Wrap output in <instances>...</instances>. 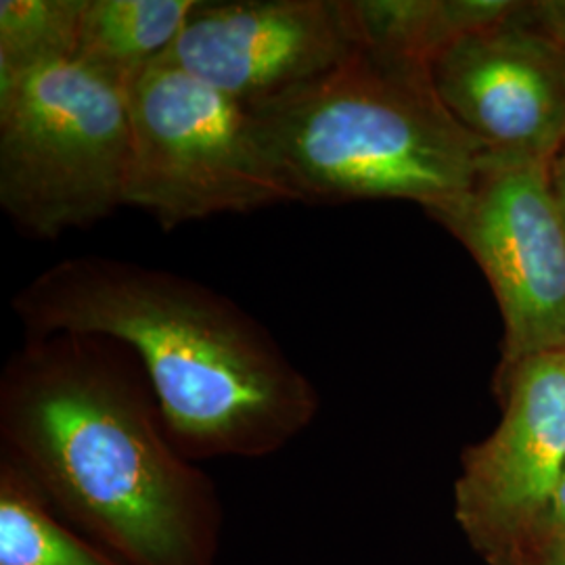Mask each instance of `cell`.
I'll return each mask as SVG.
<instances>
[{
  "label": "cell",
  "mask_w": 565,
  "mask_h": 565,
  "mask_svg": "<svg viewBox=\"0 0 565 565\" xmlns=\"http://www.w3.org/2000/svg\"><path fill=\"white\" fill-rule=\"evenodd\" d=\"M438 223L463 243L499 302L503 364L565 348V223L548 162L486 153L469 193Z\"/></svg>",
  "instance_id": "cell-6"
},
{
  "label": "cell",
  "mask_w": 565,
  "mask_h": 565,
  "mask_svg": "<svg viewBox=\"0 0 565 565\" xmlns=\"http://www.w3.org/2000/svg\"><path fill=\"white\" fill-rule=\"evenodd\" d=\"M202 0H84L76 60L130 81L163 60Z\"/></svg>",
  "instance_id": "cell-11"
},
{
  "label": "cell",
  "mask_w": 565,
  "mask_h": 565,
  "mask_svg": "<svg viewBox=\"0 0 565 565\" xmlns=\"http://www.w3.org/2000/svg\"><path fill=\"white\" fill-rule=\"evenodd\" d=\"M28 338L97 335L128 348L172 443L195 463L260 459L294 443L319 392L275 338L226 296L142 264L78 256L13 298Z\"/></svg>",
  "instance_id": "cell-2"
},
{
  "label": "cell",
  "mask_w": 565,
  "mask_h": 565,
  "mask_svg": "<svg viewBox=\"0 0 565 565\" xmlns=\"http://www.w3.org/2000/svg\"><path fill=\"white\" fill-rule=\"evenodd\" d=\"M0 565H121L65 524L20 465L0 455Z\"/></svg>",
  "instance_id": "cell-12"
},
{
  "label": "cell",
  "mask_w": 565,
  "mask_h": 565,
  "mask_svg": "<svg viewBox=\"0 0 565 565\" xmlns=\"http://www.w3.org/2000/svg\"><path fill=\"white\" fill-rule=\"evenodd\" d=\"M548 181H551L553 198L557 202V207H559L565 223V142L548 162Z\"/></svg>",
  "instance_id": "cell-17"
},
{
  "label": "cell",
  "mask_w": 565,
  "mask_h": 565,
  "mask_svg": "<svg viewBox=\"0 0 565 565\" xmlns=\"http://www.w3.org/2000/svg\"><path fill=\"white\" fill-rule=\"evenodd\" d=\"M132 145L128 81L53 61L0 86V207L23 235L53 242L126 205Z\"/></svg>",
  "instance_id": "cell-4"
},
{
  "label": "cell",
  "mask_w": 565,
  "mask_h": 565,
  "mask_svg": "<svg viewBox=\"0 0 565 565\" xmlns=\"http://www.w3.org/2000/svg\"><path fill=\"white\" fill-rule=\"evenodd\" d=\"M503 415L461 457L455 520L486 564L532 536L565 471V348L501 364Z\"/></svg>",
  "instance_id": "cell-7"
},
{
  "label": "cell",
  "mask_w": 565,
  "mask_h": 565,
  "mask_svg": "<svg viewBox=\"0 0 565 565\" xmlns=\"http://www.w3.org/2000/svg\"><path fill=\"white\" fill-rule=\"evenodd\" d=\"M128 99L126 205L168 231L287 203L242 103L162 61L128 81Z\"/></svg>",
  "instance_id": "cell-5"
},
{
  "label": "cell",
  "mask_w": 565,
  "mask_h": 565,
  "mask_svg": "<svg viewBox=\"0 0 565 565\" xmlns=\"http://www.w3.org/2000/svg\"><path fill=\"white\" fill-rule=\"evenodd\" d=\"M363 46L354 0H202L160 61L252 109L321 81Z\"/></svg>",
  "instance_id": "cell-8"
},
{
  "label": "cell",
  "mask_w": 565,
  "mask_h": 565,
  "mask_svg": "<svg viewBox=\"0 0 565 565\" xmlns=\"http://www.w3.org/2000/svg\"><path fill=\"white\" fill-rule=\"evenodd\" d=\"M486 565H565V545L545 532H534Z\"/></svg>",
  "instance_id": "cell-14"
},
{
  "label": "cell",
  "mask_w": 565,
  "mask_h": 565,
  "mask_svg": "<svg viewBox=\"0 0 565 565\" xmlns=\"http://www.w3.org/2000/svg\"><path fill=\"white\" fill-rule=\"evenodd\" d=\"M84 0L0 2V86L78 55Z\"/></svg>",
  "instance_id": "cell-13"
},
{
  "label": "cell",
  "mask_w": 565,
  "mask_h": 565,
  "mask_svg": "<svg viewBox=\"0 0 565 565\" xmlns=\"http://www.w3.org/2000/svg\"><path fill=\"white\" fill-rule=\"evenodd\" d=\"M249 111L287 202L401 200L440 218L469 193L488 153L440 102L427 65L366 46Z\"/></svg>",
  "instance_id": "cell-3"
},
{
  "label": "cell",
  "mask_w": 565,
  "mask_h": 565,
  "mask_svg": "<svg viewBox=\"0 0 565 565\" xmlns=\"http://www.w3.org/2000/svg\"><path fill=\"white\" fill-rule=\"evenodd\" d=\"M520 18L565 49V0L522 2Z\"/></svg>",
  "instance_id": "cell-15"
},
{
  "label": "cell",
  "mask_w": 565,
  "mask_h": 565,
  "mask_svg": "<svg viewBox=\"0 0 565 565\" xmlns=\"http://www.w3.org/2000/svg\"><path fill=\"white\" fill-rule=\"evenodd\" d=\"M429 72L450 116L490 153L551 162L564 145L565 49L520 7L452 42Z\"/></svg>",
  "instance_id": "cell-9"
},
{
  "label": "cell",
  "mask_w": 565,
  "mask_h": 565,
  "mask_svg": "<svg viewBox=\"0 0 565 565\" xmlns=\"http://www.w3.org/2000/svg\"><path fill=\"white\" fill-rule=\"evenodd\" d=\"M364 46L431 67L452 42L507 20L511 0H354Z\"/></svg>",
  "instance_id": "cell-10"
},
{
  "label": "cell",
  "mask_w": 565,
  "mask_h": 565,
  "mask_svg": "<svg viewBox=\"0 0 565 565\" xmlns=\"http://www.w3.org/2000/svg\"><path fill=\"white\" fill-rule=\"evenodd\" d=\"M536 532H545L546 536L559 541L565 545V471L559 480V484L555 488L548 507H546L545 518L539 525Z\"/></svg>",
  "instance_id": "cell-16"
},
{
  "label": "cell",
  "mask_w": 565,
  "mask_h": 565,
  "mask_svg": "<svg viewBox=\"0 0 565 565\" xmlns=\"http://www.w3.org/2000/svg\"><path fill=\"white\" fill-rule=\"evenodd\" d=\"M0 438L61 520L121 565H216L218 492L121 343L28 338L0 377Z\"/></svg>",
  "instance_id": "cell-1"
}]
</instances>
